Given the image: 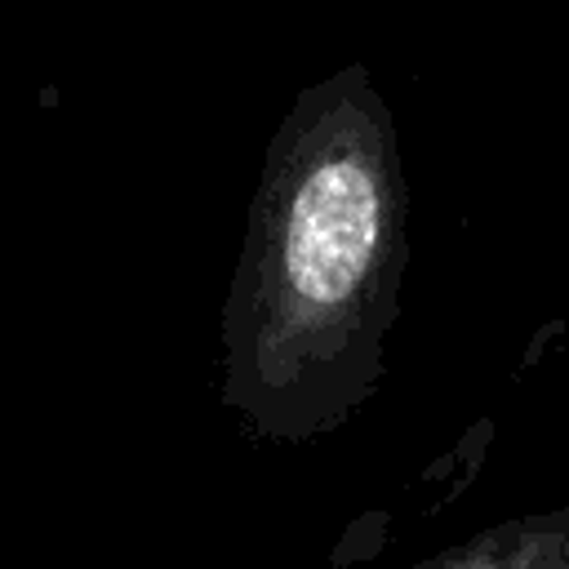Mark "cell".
Instances as JSON below:
<instances>
[{
    "label": "cell",
    "instance_id": "obj_1",
    "mask_svg": "<svg viewBox=\"0 0 569 569\" xmlns=\"http://www.w3.org/2000/svg\"><path fill=\"white\" fill-rule=\"evenodd\" d=\"M409 258L400 133L365 62L298 89L249 200L222 302V409L262 445H311L387 373Z\"/></svg>",
    "mask_w": 569,
    "mask_h": 569
},
{
    "label": "cell",
    "instance_id": "obj_2",
    "mask_svg": "<svg viewBox=\"0 0 569 569\" xmlns=\"http://www.w3.org/2000/svg\"><path fill=\"white\" fill-rule=\"evenodd\" d=\"M409 569H569V507L493 520Z\"/></svg>",
    "mask_w": 569,
    "mask_h": 569
}]
</instances>
